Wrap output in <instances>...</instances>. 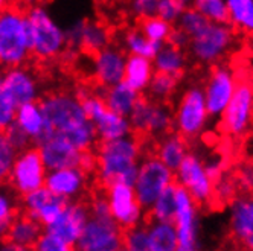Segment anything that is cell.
Here are the masks:
<instances>
[{"instance_id": "f5cc1de1", "label": "cell", "mask_w": 253, "mask_h": 251, "mask_svg": "<svg viewBox=\"0 0 253 251\" xmlns=\"http://www.w3.org/2000/svg\"><path fill=\"white\" fill-rule=\"evenodd\" d=\"M189 41H191V37L178 26L171 29V32L168 35V40H167V43H169L175 47H180V49H188Z\"/></svg>"}, {"instance_id": "ac0fdd59", "label": "cell", "mask_w": 253, "mask_h": 251, "mask_svg": "<svg viewBox=\"0 0 253 251\" xmlns=\"http://www.w3.org/2000/svg\"><path fill=\"white\" fill-rule=\"evenodd\" d=\"M126 55L124 50L107 46L92 55V76L99 87H110L125 76Z\"/></svg>"}, {"instance_id": "f1b7e54d", "label": "cell", "mask_w": 253, "mask_h": 251, "mask_svg": "<svg viewBox=\"0 0 253 251\" xmlns=\"http://www.w3.org/2000/svg\"><path fill=\"white\" fill-rule=\"evenodd\" d=\"M15 122L28 133L32 142H37L44 133V116L40 102H26L17 107Z\"/></svg>"}, {"instance_id": "1f68e13d", "label": "cell", "mask_w": 253, "mask_h": 251, "mask_svg": "<svg viewBox=\"0 0 253 251\" xmlns=\"http://www.w3.org/2000/svg\"><path fill=\"white\" fill-rule=\"evenodd\" d=\"M229 25L253 35V0H227Z\"/></svg>"}, {"instance_id": "ab89813d", "label": "cell", "mask_w": 253, "mask_h": 251, "mask_svg": "<svg viewBox=\"0 0 253 251\" xmlns=\"http://www.w3.org/2000/svg\"><path fill=\"white\" fill-rule=\"evenodd\" d=\"M17 154H19V151L11 145L5 133L0 131V184L8 181Z\"/></svg>"}, {"instance_id": "681fc988", "label": "cell", "mask_w": 253, "mask_h": 251, "mask_svg": "<svg viewBox=\"0 0 253 251\" xmlns=\"http://www.w3.org/2000/svg\"><path fill=\"white\" fill-rule=\"evenodd\" d=\"M235 180L238 183L240 190L246 193H253V163L252 161H244L237 169Z\"/></svg>"}, {"instance_id": "f35d334b", "label": "cell", "mask_w": 253, "mask_h": 251, "mask_svg": "<svg viewBox=\"0 0 253 251\" xmlns=\"http://www.w3.org/2000/svg\"><path fill=\"white\" fill-rule=\"evenodd\" d=\"M124 250L128 251H150L148 228L145 225H136L126 228L124 233Z\"/></svg>"}, {"instance_id": "f6af8a7d", "label": "cell", "mask_w": 253, "mask_h": 251, "mask_svg": "<svg viewBox=\"0 0 253 251\" xmlns=\"http://www.w3.org/2000/svg\"><path fill=\"white\" fill-rule=\"evenodd\" d=\"M5 136L8 137V140L11 142V145L17 149V151H23L26 148H29L31 145H34L32 139L28 136V133L20 127L19 123H17L15 120L9 125V127L3 131Z\"/></svg>"}, {"instance_id": "603a6c76", "label": "cell", "mask_w": 253, "mask_h": 251, "mask_svg": "<svg viewBox=\"0 0 253 251\" xmlns=\"http://www.w3.org/2000/svg\"><path fill=\"white\" fill-rule=\"evenodd\" d=\"M43 230L44 228L39 221L29 218L28 215L23 213L20 216H15L11 222L5 241L11 244L14 250H29L35 247Z\"/></svg>"}, {"instance_id": "f546056e", "label": "cell", "mask_w": 253, "mask_h": 251, "mask_svg": "<svg viewBox=\"0 0 253 251\" xmlns=\"http://www.w3.org/2000/svg\"><path fill=\"white\" fill-rule=\"evenodd\" d=\"M147 228L150 251H177V233L171 221H153Z\"/></svg>"}, {"instance_id": "ba28073f", "label": "cell", "mask_w": 253, "mask_h": 251, "mask_svg": "<svg viewBox=\"0 0 253 251\" xmlns=\"http://www.w3.org/2000/svg\"><path fill=\"white\" fill-rule=\"evenodd\" d=\"M172 224L177 233V251L200 248V219L198 204L188 190L175 184V213Z\"/></svg>"}, {"instance_id": "cb8c5ba5", "label": "cell", "mask_w": 253, "mask_h": 251, "mask_svg": "<svg viewBox=\"0 0 253 251\" xmlns=\"http://www.w3.org/2000/svg\"><path fill=\"white\" fill-rule=\"evenodd\" d=\"M101 88L102 90L99 95L105 101L108 108L118 114L126 116V117L130 116L136 102L140 98V93L137 90H134V88L126 84L125 81H121L110 87H101Z\"/></svg>"}, {"instance_id": "7402d4cb", "label": "cell", "mask_w": 253, "mask_h": 251, "mask_svg": "<svg viewBox=\"0 0 253 251\" xmlns=\"http://www.w3.org/2000/svg\"><path fill=\"white\" fill-rule=\"evenodd\" d=\"M35 146L39 148L47 171L80 165V157L83 151L77 149L67 140L58 136L42 137L39 142H35Z\"/></svg>"}, {"instance_id": "d4e9b609", "label": "cell", "mask_w": 253, "mask_h": 251, "mask_svg": "<svg viewBox=\"0 0 253 251\" xmlns=\"http://www.w3.org/2000/svg\"><path fill=\"white\" fill-rule=\"evenodd\" d=\"M92 122L95 123L96 134L101 142L125 137V136L131 134V131H133L130 119L126 116L112 111L108 107L101 114H98Z\"/></svg>"}, {"instance_id": "30bf717a", "label": "cell", "mask_w": 253, "mask_h": 251, "mask_svg": "<svg viewBox=\"0 0 253 251\" xmlns=\"http://www.w3.org/2000/svg\"><path fill=\"white\" fill-rule=\"evenodd\" d=\"M46 175L47 168L42 158L39 148L34 145V148L29 146L17 154L8 181L17 195L23 196L44 186Z\"/></svg>"}, {"instance_id": "d6a6232c", "label": "cell", "mask_w": 253, "mask_h": 251, "mask_svg": "<svg viewBox=\"0 0 253 251\" xmlns=\"http://www.w3.org/2000/svg\"><path fill=\"white\" fill-rule=\"evenodd\" d=\"M175 213V184L162 192L148 209L151 221H171Z\"/></svg>"}, {"instance_id": "484cf974", "label": "cell", "mask_w": 253, "mask_h": 251, "mask_svg": "<svg viewBox=\"0 0 253 251\" xmlns=\"http://www.w3.org/2000/svg\"><path fill=\"white\" fill-rule=\"evenodd\" d=\"M156 73V69L151 58L140 55H128L125 63L124 81L131 85L139 93L147 92V88Z\"/></svg>"}, {"instance_id": "8fae6325", "label": "cell", "mask_w": 253, "mask_h": 251, "mask_svg": "<svg viewBox=\"0 0 253 251\" xmlns=\"http://www.w3.org/2000/svg\"><path fill=\"white\" fill-rule=\"evenodd\" d=\"M174 178L175 184L188 190L197 204L205 206L213 201V180L205 168V160L198 154L188 152L174 171Z\"/></svg>"}, {"instance_id": "db71d44e", "label": "cell", "mask_w": 253, "mask_h": 251, "mask_svg": "<svg viewBox=\"0 0 253 251\" xmlns=\"http://www.w3.org/2000/svg\"><path fill=\"white\" fill-rule=\"evenodd\" d=\"M83 171H85L87 174H93L96 172L98 168V158H96V152H93V149H87L81 152L80 157V165H78Z\"/></svg>"}, {"instance_id": "816d5d0a", "label": "cell", "mask_w": 253, "mask_h": 251, "mask_svg": "<svg viewBox=\"0 0 253 251\" xmlns=\"http://www.w3.org/2000/svg\"><path fill=\"white\" fill-rule=\"evenodd\" d=\"M205 168H206L209 177L215 183L220 177H223L226 174V160L220 155H213V157L205 160Z\"/></svg>"}, {"instance_id": "8992f818", "label": "cell", "mask_w": 253, "mask_h": 251, "mask_svg": "<svg viewBox=\"0 0 253 251\" xmlns=\"http://www.w3.org/2000/svg\"><path fill=\"white\" fill-rule=\"evenodd\" d=\"M209 117L203 88L198 85L186 88L174 113V127L177 133L185 139H195L206 130Z\"/></svg>"}, {"instance_id": "d590c367", "label": "cell", "mask_w": 253, "mask_h": 251, "mask_svg": "<svg viewBox=\"0 0 253 251\" xmlns=\"http://www.w3.org/2000/svg\"><path fill=\"white\" fill-rule=\"evenodd\" d=\"M139 29L145 34L150 40H154L159 43H167L168 35L172 29V25L164 19H160L159 15H153V17H148V19L140 20Z\"/></svg>"}, {"instance_id": "5bb4252c", "label": "cell", "mask_w": 253, "mask_h": 251, "mask_svg": "<svg viewBox=\"0 0 253 251\" xmlns=\"http://www.w3.org/2000/svg\"><path fill=\"white\" fill-rule=\"evenodd\" d=\"M105 195L110 204L112 218L122 230L139 225L145 216V209L137 201L134 187L124 183H115L105 187Z\"/></svg>"}, {"instance_id": "d6986e66", "label": "cell", "mask_w": 253, "mask_h": 251, "mask_svg": "<svg viewBox=\"0 0 253 251\" xmlns=\"http://www.w3.org/2000/svg\"><path fill=\"white\" fill-rule=\"evenodd\" d=\"M67 46L74 49H83L84 52L93 55L98 50L110 46L112 34L108 28L98 22H77L70 29L66 31Z\"/></svg>"}, {"instance_id": "44dd1931", "label": "cell", "mask_w": 253, "mask_h": 251, "mask_svg": "<svg viewBox=\"0 0 253 251\" xmlns=\"http://www.w3.org/2000/svg\"><path fill=\"white\" fill-rule=\"evenodd\" d=\"M88 218H90L88 206H85L77 200L67 201V204L64 206V209L60 215V218L52 225L46 227L44 230L57 233V235L61 236L72 248H75Z\"/></svg>"}, {"instance_id": "6da1fadb", "label": "cell", "mask_w": 253, "mask_h": 251, "mask_svg": "<svg viewBox=\"0 0 253 251\" xmlns=\"http://www.w3.org/2000/svg\"><path fill=\"white\" fill-rule=\"evenodd\" d=\"M40 107L44 116V133L42 137L58 136L80 151L93 149L96 146L99 139L95 123L87 117L75 93H49L40 101Z\"/></svg>"}, {"instance_id": "4dcf8cb0", "label": "cell", "mask_w": 253, "mask_h": 251, "mask_svg": "<svg viewBox=\"0 0 253 251\" xmlns=\"http://www.w3.org/2000/svg\"><path fill=\"white\" fill-rule=\"evenodd\" d=\"M122 44L130 55H140L151 60L156 57L159 49L164 46V43L150 40L139 28H131L128 31H125L122 37Z\"/></svg>"}, {"instance_id": "b9f144b4", "label": "cell", "mask_w": 253, "mask_h": 251, "mask_svg": "<svg viewBox=\"0 0 253 251\" xmlns=\"http://www.w3.org/2000/svg\"><path fill=\"white\" fill-rule=\"evenodd\" d=\"M67 204V200L61 198V196H53V198L37 213V216H35V221H39L43 228L52 225L53 222H55L58 218H60V215L64 209V206Z\"/></svg>"}, {"instance_id": "4fadbf2b", "label": "cell", "mask_w": 253, "mask_h": 251, "mask_svg": "<svg viewBox=\"0 0 253 251\" xmlns=\"http://www.w3.org/2000/svg\"><path fill=\"white\" fill-rule=\"evenodd\" d=\"M133 131L164 136L174 125V114L162 101L139 98L128 116Z\"/></svg>"}, {"instance_id": "2e32d148", "label": "cell", "mask_w": 253, "mask_h": 251, "mask_svg": "<svg viewBox=\"0 0 253 251\" xmlns=\"http://www.w3.org/2000/svg\"><path fill=\"white\" fill-rule=\"evenodd\" d=\"M0 87L19 107L26 102H34L40 98V85L32 70L23 66L5 69L0 75Z\"/></svg>"}, {"instance_id": "ee69618b", "label": "cell", "mask_w": 253, "mask_h": 251, "mask_svg": "<svg viewBox=\"0 0 253 251\" xmlns=\"http://www.w3.org/2000/svg\"><path fill=\"white\" fill-rule=\"evenodd\" d=\"M34 248L39 251H69V250H72V247L61 236H58L57 233L49 231V230H43V233L40 235Z\"/></svg>"}, {"instance_id": "4316f807", "label": "cell", "mask_w": 253, "mask_h": 251, "mask_svg": "<svg viewBox=\"0 0 253 251\" xmlns=\"http://www.w3.org/2000/svg\"><path fill=\"white\" fill-rule=\"evenodd\" d=\"M188 143L186 139L182 134H164L157 143V149H156V157L165 163L169 169L175 171L180 163L185 160L188 155Z\"/></svg>"}, {"instance_id": "e0dca14e", "label": "cell", "mask_w": 253, "mask_h": 251, "mask_svg": "<svg viewBox=\"0 0 253 251\" xmlns=\"http://www.w3.org/2000/svg\"><path fill=\"white\" fill-rule=\"evenodd\" d=\"M229 231L238 245L253 251V195L235 196L230 201Z\"/></svg>"}, {"instance_id": "7c38bea8", "label": "cell", "mask_w": 253, "mask_h": 251, "mask_svg": "<svg viewBox=\"0 0 253 251\" xmlns=\"http://www.w3.org/2000/svg\"><path fill=\"white\" fill-rule=\"evenodd\" d=\"M75 248L81 251H119L124 248L122 227L112 216H90Z\"/></svg>"}, {"instance_id": "60d3db41", "label": "cell", "mask_w": 253, "mask_h": 251, "mask_svg": "<svg viewBox=\"0 0 253 251\" xmlns=\"http://www.w3.org/2000/svg\"><path fill=\"white\" fill-rule=\"evenodd\" d=\"M208 23H209V20L206 19V17L203 14H200L192 6L186 8L182 12V15H180V19L177 20V26L182 28L189 35V37L197 35Z\"/></svg>"}, {"instance_id": "6f0895ef", "label": "cell", "mask_w": 253, "mask_h": 251, "mask_svg": "<svg viewBox=\"0 0 253 251\" xmlns=\"http://www.w3.org/2000/svg\"><path fill=\"white\" fill-rule=\"evenodd\" d=\"M177 2L182 5V6H185V8H189V6H192L194 0H177Z\"/></svg>"}, {"instance_id": "f907efd6", "label": "cell", "mask_w": 253, "mask_h": 251, "mask_svg": "<svg viewBox=\"0 0 253 251\" xmlns=\"http://www.w3.org/2000/svg\"><path fill=\"white\" fill-rule=\"evenodd\" d=\"M88 212H90V216H96V218L112 216L110 204H108L107 195H95L88 204Z\"/></svg>"}, {"instance_id": "7dc6e473", "label": "cell", "mask_w": 253, "mask_h": 251, "mask_svg": "<svg viewBox=\"0 0 253 251\" xmlns=\"http://www.w3.org/2000/svg\"><path fill=\"white\" fill-rule=\"evenodd\" d=\"M186 8L180 5L177 0H159V6H157V15L160 19L167 20L168 23L174 25L180 19V15Z\"/></svg>"}, {"instance_id": "83f0119b", "label": "cell", "mask_w": 253, "mask_h": 251, "mask_svg": "<svg viewBox=\"0 0 253 251\" xmlns=\"http://www.w3.org/2000/svg\"><path fill=\"white\" fill-rule=\"evenodd\" d=\"M153 64L156 72L178 78L185 72L188 64L185 49L175 47L169 43H164V46L159 49L156 57L153 58Z\"/></svg>"}, {"instance_id": "5b68a950", "label": "cell", "mask_w": 253, "mask_h": 251, "mask_svg": "<svg viewBox=\"0 0 253 251\" xmlns=\"http://www.w3.org/2000/svg\"><path fill=\"white\" fill-rule=\"evenodd\" d=\"M235 41L229 23L209 22L200 32L191 37L188 50L191 57L200 64H215L223 60Z\"/></svg>"}, {"instance_id": "836d02e7", "label": "cell", "mask_w": 253, "mask_h": 251, "mask_svg": "<svg viewBox=\"0 0 253 251\" xmlns=\"http://www.w3.org/2000/svg\"><path fill=\"white\" fill-rule=\"evenodd\" d=\"M177 85H178V78L177 76L156 72L150 85H148V88H147V92H148L151 99L165 102L167 99H169L175 93Z\"/></svg>"}, {"instance_id": "7bdbcfd3", "label": "cell", "mask_w": 253, "mask_h": 251, "mask_svg": "<svg viewBox=\"0 0 253 251\" xmlns=\"http://www.w3.org/2000/svg\"><path fill=\"white\" fill-rule=\"evenodd\" d=\"M15 192L11 187L5 189L0 184V222L11 224L17 216V203H15Z\"/></svg>"}, {"instance_id": "9c48e42d", "label": "cell", "mask_w": 253, "mask_h": 251, "mask_svg": "<svg viewBox=\"0 0 253 251\" xmlns=\"http://www.w3.org/2000/svg\"><path fill=\"white\" fill-rule=\"evenodd\" d=\"M172 184H175L174 171L165 163H162L157 157H148L139 163V171L133 187L137 201L145 210L151 207L162 192Z\"/></svg>"}, {"instance_id": "9f6ffc18", "label": "cell", "mask_w": 253, "mask_h": 251, "mask_svg": "<svg viewBox=\"0 0 253 251\" xmlns=\"http://www.w3.org/2000/svg\"><path fill=\"white\" fill-rule=\"evenodd\" d=\"M11 2L12 0H0V14H2L6 8L11 6Z\"/></svg>"}, {"instance_id": "c3c4849f", "label": "cell", "mask_w": 253, "mask_h": 251, "mask_svg": "<svg viewBox=\"0 0 253 251\" xmlns=\"http://www.w3.org/2000/svg\"><path fill=\"white\" fill-rule=\"evenodd\" d=\"M157 6L159 0H130L128 2L130 12L139 20L157 15Z\"/></svg>"}, {"instance_id": "11a10c76", "label": "cell", "mask_w": 253, "mask_h": 251, "mask_svg": "<svg viewBox=\"0 0 253 251\" xmlns=\"http://www.w3.org/2000/svg\"><path fill=\"white\" fill-rule=\"evenodd\" d=\"M9 225H11V224H3V222H0V241L5 239V236H6V231H8Z\"/></svg>"}, {"instance_id": "e575fe53", "label": "cell", "mask_w": 253, "mask_h": 251, "mask_svg": "<svg viewBox=\"0 0 253 251\" xmlns=\"http://www.w3.org/2000/svg\"><path fill=\"white\" fill-rule=\"evenodd\" d=\"M192 8L203 14L209 22L229 23L227 0H194Z\"/></svg>"}, {"instance_id": "7a4b0ae2", "label": "cell", "mask_w": 253, "mask_h": 251, "mask_svg": "<svg viewBox=\"0 0 253 251\" xmlns=\"http://www.w3.org/2000/svg\"><path fill=\"white\" fill-rule=\"evenodd\" d=\"M142 146L131 134L115 140L101 142L96 149V178L102 187L115 183L133 186L137 177Z\"/></svg>"}, {"instance_id": "ffe728a7", "label": "cell", "mask_w": 253, "mask_h": 251, "mask_svg": "<svg viewBox=\"0 0 253 251\" xmlns=\"http://www.w3.org/2000/svg\"><path fill=\"white\" fill-rule=\"evenodd\" d=\"M88 183V174L80 166H70L49 171L46 175L44 186L57 196L75 201L84 195Z\"/></svg>"}, {"instance_id": "52a82bcc", "label": "cell", "mask_w": 253, "mask_h": 251, "mask_svg": "<svg viewBox=\"0 0 253 251\" xmlns=\"http://www.w3.org/2000/svg\"><path fill=\"white\" fill-rule=\"evenodd\" d=\"M220 127L226 136L240 139L253 127V82L240 79L235 93L221 114Z\"/></svg>"}, {"instance_id": "bcb514c9", "label": "cell", "mask_w": 253, "mask_h": 251, "mask_svg": "<svg viewBox=\"0 0 253 251\" xmlns=\"http://www.w3.org/2000/svg\"><path fill=\"white\" fill-rule=\"evenodd\" d=\"M17 105L0 87V131H5L15 120Z\"/></svg>"}, {"instance_id": "8d00e7d4", "label": "cell", "mask_w": 253, "mask_h": 251, "mask_svg": "<svg viewBox=\"0 0 253 251\" xmlns=\"http://www.w3.org/2000/svg\"><path fill=\"white\" fill-rule=\"evenodd\" d=\"M55 196V193H52L46 186H42L39 189H35L26 195H23V213L28 215L29 218L35 219L37 213Z\"/></svg>"}, {"instance_id": "3957f363", "label": "cell", "mask_w": 253, "mask_h": 251, "mask_svg": "<svg viewBox=\"0 0 253 251\" xmlns=\"http://www.w3.org/2000/svg\"><path fill=\"white\" fill-rule=\"evenodd\" d=\"M31 55L26 11L9 6L0 14V69L23 66L29 61Z\"/></svg>"}, {"instance_id": "74e56055", "label": "cell", "mask_w": 253, "mask_h": 251, "mask_svg": "<svg viewBox=\"0 0 253 251\" xmlns=\"http://www.w3.org/2000/svg\"><path fill=\"white\" fill-rule=\"evenodd\" d=\"M238 190L240 187L235 177H229L224 174L213 183V201L227 206L235 196H238Z\"/></svg>"}, {"instance_id": "277c9868", "label": "cell", "mask_w": 253, "mask_h": 251, "mask_svg": "<svg viewBox=\"0 0 253 251\" xmlns=\"http://www.w3.org/2000/svg\"><path fill=\"white\" fill-rule=\"evenodd\" d=\"M31 35V53L42 61H50L61 57L67 47L66 31H63L49 11L42 5H32L28 11Z\"/></svg>"}, {"instance_id": "9a60e30c", "label": "cell", "mask_w": 253, "mask_h": 251, "mask_svg": "<svg viewBox=\"0 0 253 251\" xmlns=\"http://www.w3.org/2000/svg\"><path fill=\"white\" fill-rule=\"evenodd\" d=\"M237 73L229 66H216L206 79L203 87L206 107L211 117H221L229 105L235 88L238 85Z\"/></svg>"}]
</instances>
